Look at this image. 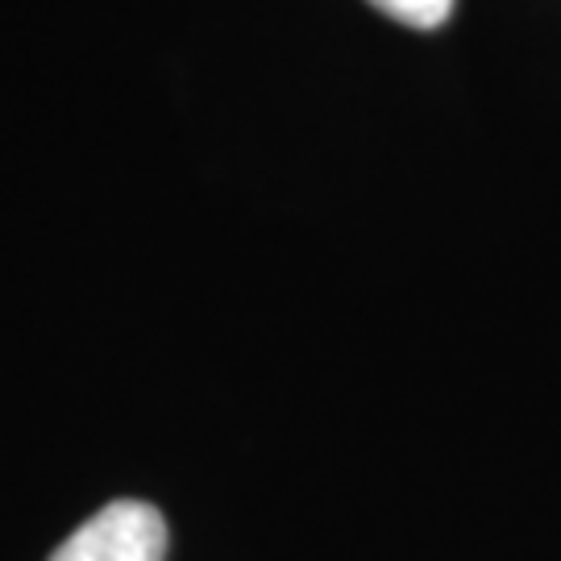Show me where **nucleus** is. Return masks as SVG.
Masks as SVG:
<instances>
[{"instance_id": "nucleus-1", "label": "nucleus", "mask_w": 561, "mask_h": 561, "mask_svg": "<svg viewBox=\"0 0 561 561\" xmlns=\"http://www.w3.org/2000/svg\"><path fill=\"white\" fill-rule=\"evenodd\" d=\"M50 561H167V520L154 503L117 500L80 524Z\"/></svg>"}, {"instance_id": "nucleus-2", "label": "nucleus", "mask_w": 561, "mask_h": 561, "mask_svg": "<svg viewBox=\"0 0 561 561\" xmlns=\"http://www.w3.org/2000/svg\"><path fill=\"white\" fill-rule=\"evenodd\" d=\"M391 21H403L412 30H437L454 13V0H370Z\"/></svg>"}]
</instances>
